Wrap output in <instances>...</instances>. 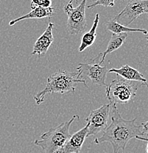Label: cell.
Wrapping results in <instances>:
<instances>
[{"label":"cell","mask_w":148,"mask_h":153,"mask_svg":"<svg viewBox=\"0 0 148 153\" xmlns=\"http://www.w3.org/2000/svg\"><path fill=\"white\" fill-rule=\"evenodd\" d=\"M110 117L111 124L103 131L101 136L95 138L96 144L109 142L112 146L114 153H118L120 149L125 151L127 143L130 139L136 138L137 135H143L141 125L136 124L137 118L131 120L123 119L119 114L117 105L111 104Z\"/></svg>","instance_id":"1"},{"label":"cell","mask_w":148,"mask_h":153,"mask_svg":"<svg viewBox=\"0 0 148 153\" xmlns=\"http://www.w3.org/2000/svg\"><path fill=\"white\" fill-rule=\"evenodd\" d=\"M78 82L86 83V79L79 76L78 72H69L66 70H58L47 78V82L45 88L39 91L34 97L37 105H41L44 101L46 95L48 94L60 93L62 94L68 93H74L76 86Z\"/></svg>","instance_id":"2"},{"label":"cell","mask_w":148,"mask_h":153,"mask_svg":"<svg viewBox=\"0 0 148 153\" xmlns=\"http://www.w3.org/2000/svg\"><path fill=\"white\" fill-rule=\"evenodd\" d=\"M77 115H74L70 120L60 124L56 127L49 129L42 134L40 138L34 141V144L41 147L45 153H55L63 146L71 136L70 127L75 119H79Z\"/></svg>","instance_id":"3"},{"label":"cell","mask_w":148,"mask_h":153,"mask_svg":"<svg viewBox=\"0 0 148 153\" xmlns=\"http://www.w3.org/2000/svg\"><path fill=\"white\" fill-rule=\"evenodd\" d=\"M144 84L137 81L128 80L121 76L106 86V94L111 104H126L136 97L138 88Z\"/></svg>","instance_id":"4"},{"label":"cell","mask_w":148,"mask_h":153,"mask_svg":"<svg viewBox=\"0 0 148 153\" xmlns=\"http://www.w3.org/2000/svg\"><path fill=\"white\" fill-rule=\"evenodd\" d=\"M86 1L87 0H82L76 7H73L72 4L68 3L63 8L68 16L66 30L70 35L80 34L86 30L87 25L85 13Z\"/></svg>","instance_id":"5"},{"label":"cell","mask_w":148,"mask_h":153,"mask_svg":"<svg viewBox=\"0 0 148 153\" xmlns=\"http://www.w3.org/2000/svg\"><path fill=\"white\" fill-rule=\"evenodd\" d=\"M111 104H105L100 108L94 110L86 119L88 124L87 137L96 135L103 132L109 126V119L111 116Z\"/></svg>","instance_id":"6"},{"label":"cell","mask_w":148,"mask_h":153,"mask_svg":"<svg viewBox=\"0 0 148 153\" xmlns=\"http://www.w3.org/2000/svg\"><path fill=\"white\" fill-rule=\"evenodd\" d=\"M144 13L148 14V0H131L113 20L128 27Z\"/></svg>","instance_id":"7"},{"label":"cell","mask_w":148,"mask_h":153,"mask_svg":"<svg viewBox=\"0 0 148 153\" xmlns=\"http://www.w3.org/2000/svg\"><path fill=\"white\" fill-rule=\"evenodd\" d=\"M79 76L81 78L82 75L85 74L87 77L91 80L93 84L100 86H106V76L109 70L107 66H102L98 64H89V63H79L77 67ZM83 79V78H82Z\"/></svg>","instance_id":"8"},{"label":"cell","mask_w":148,"mask_h":153,"mask_svg":"<svg viewBox=\"0 0 148 153\" xmlns=\"http://www.w3.org/2000/svg\"><path fill=\"white\" fill-rule=\"evenodd\" d=\"M88 133V124L69 137L62 147L55 153H81V149Z\"/></svg>","instance_id":"9"},{"label":"cell","mask_w":148,"mask_h":153,"mask_svg":"<svg viewBox=\"0 0 148 153\" xmlns=\"http://www.w3.org/2000/svg\"><path fill=\"white\" fill-rule=\"evenodd\" d=\"M54 27L55 24L49 22L45 31L38 38L34 44L33 50L31 53L32 55H38L40 57L41 55H46L49 47L54 41L53 34H52V30Z\"/></svg>","instance_id":"10"},{"label":"cell","mask_w":148,"mask_h":153,"mask_svg":"<svg viewBox=\"0 0 148 153\" xmlns=\"http://www.w3.org/2000/svg\"><path fill=\"white\" fill-rule=\"evenodd\" d=\"M128 33H113L111 36V40H110L109 44L107 46V49L103 53H100L95 57L94 59L91 60V62H97L99 61V64L102 65L104 62L106 57L109 53L114 52L119 49L125 43V40L128 37Z\"/></svg>","instance_id":"11"},{"label":"cell","mask_w":148,"mask_h":153,"mask_svg":"<svg viewBox=\"0 0 148 153\" xmlns=\"http://www.w3.org/2000/svg\"><path fill=\"white\" fill-rule=\"evenodd\" d=\"M109 73H116L117 75L121 76L125 79L132 81H137L144 84L148 88L147 79L144 77L143 74L137 69L132 68L129 65H124L120 68H111L109 70Z\"/></svg>","instance_id":"12"},{"label":"cell","mask_w":148,"mask_h":153,"mask_svg":"<svg viewBox=\"0 0 148 153\" xmlns=\"http://www.w3.org/2000/svg\"><path fill=\"white\" fill-rule=\"evenodd\" d=\"M55 14V9L52 7H44L39 6V7H36L35 8L32 10V11L28 13L25 14V15L22 16L17 18L13 20L10 21L9 22L10 26L17 24V22H20V21L25 20V19H44V18H51V17L54 16Z\"/></svg>","instance_id":"13"},{"label":"cell","mask_w":148,"mask_h":153,"mask_svg":"<svg viewBox=\"0 0 148 153\" xmlns=\"http://www.w3.org/2000/svg\"><path fill=\"white\" fill-rule=\"evenodd\" d=\"M99 22H100V16L98 13H97L91 28L90 29L89 32H86L81 38V43L79 47L80 52H83L86 49L90 47L95 42V40L97 38L96 31L99 25Z\"/></svg>","instance_id":"14"},{"label":"cell","mask_w":148,"mask_h":153,"mask_svg":"<svg viewBox=\"0 0 148 153\" xmlns=\"http://www.w3.org/2000/svg\"><path fill=\"white\" fill-rule=\"evenodd\" d=\"M106 27L109 31H111L113 33H117V34L122 33H130V32H138V33H141L144 35L148 34L147 30L145 29L130 28L128 27L120 25L113 19L110 20L106 24Z\"/></svg>","instance_id":"15"},{"label":"cell","mask_w":148,"mask_h":153,"mask_svg":"<svg viewBox=\"0 0 148 153\" xmlns=\"http://www.w3.org/2000/svg\"><path fill=\"white\" fill-rule=\"evenodd\" d=\"M115 0H95L92 4L87 6L88 8H92L96 6L100 5L103 7H114Z\"/></svg>","instance_id":"16"},{"label":"cell","mask_w":148,"mask_h":153,"mask_svg":"<svg viewBox=\"0 0 148 153\" xmlns=\"http://www.w3.org/2000/svg\"><path fill=\"white\" fill-rule=\"evenodd\" d=\"M43 2H44V0H31V4H30L31 8L33 9L36 7H39V6L42 7Z\"/></svg>","instance_id":"17"},{"label":"cell","mask_w":148,"mask_h":153,"mask_svg":"<svg viewBox=\"0 0 148 153\" xmlns=\"http://www.w3.org/2000/svg\"><path fill=\"white\" fill-rule=\"evenodd\" d=\"M141 127L143 135H147V136H148V121L145 122H142L141 124Z\"/></svg>","instance_id":"18"},{"label":"cell","mask_w":148,"mask_h":153,"mask_svg":"<svg viewBox=\"0 0 148 153\" xmlns=\"http://www.w3.org/2000/svg\"><path fill=\"white\" fill-rule=\"evenodd\" d=\"M52 0H44L42 7H49L52 6Z\"/></svg>","instance_id":"19"},{"label":"cell","mask_w":148,"mask_h":153,"mask_svg":"<svg viewBox=\"0 0 148 153\" xmlns=\"http://www.w3.org/2000/svg\"><path fill=\"white\" fill-rule=\"evenodd\" d=\"M136 139L138 140H141V141H148V136H146L144 137V135H137V136L136 137Z\"/></svg>","instance_id":"20"},{"label":"cell","mask_w":148,"mask_h":153,"mask_svg":"<svg viewBox=\"0 0 148 153\" xmlns=\"http://www.w3.org/2000/svg\"><path fill=\"white\" fill-rule=\"evenodd\" d=\"M147 146H146V153H148V141H147Z\"/></svg>","instance_id":"21"},{"label":"cell","mask_w":148,"mask_h":153,"mask_svg":"<svg viewBox=\"0 0 148 153\" xmlns=\"http://www.w3.org/2000/svg\"><path fill=\"white\" fill-rule=\"evenodd\" d=\"M73 1H74V0H70V1H69V3H70V4H72Z\"/></svg>","instance_id":"22"},{"label":"cell","mask_w":148,"mask_h":153,"mask_svg":"<svg viewBox=\"0 0 148 153\" xmlns=\"http://www.w3.org/2000/svg\"><path fill=\"white\" fill-rule=\"evenodd\" d=\"M146 40L148 41V37H146Z\"/></svg>","instance_id":"23"},{"label":"cell","mask_w":148,"mask_h":153,"mask_svg":"<svg viewBox=\"0 0 148 153\" xmlns=\"http://www.w3.org/2000/svg\"><path fill=\"white\" fill-rule=\"evenodd\" d=\"M122 1H126V0H122Z\"/></svg>","instance_id":"24"}]
</instances>
